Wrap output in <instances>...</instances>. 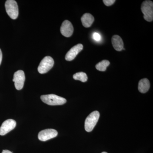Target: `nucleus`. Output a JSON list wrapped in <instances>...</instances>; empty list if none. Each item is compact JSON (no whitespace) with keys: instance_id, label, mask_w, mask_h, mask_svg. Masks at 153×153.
Wrapping results in <instances>:
<instances>
[{"instance_id":"obj_7","label":"nucleus","mask_w":153,"mask_h":153,"mask_svg":"<svg viewBox=\"0 0 153 153\" xmlns=\"http://www.w3.org/2000/svg\"><path fill=\"white\" fill-rule=\"evenodd\" d=\"M58 132L54 129H46L41 131L39 133L38 138L40 140L46 141L55 137L57 135Z\"/></svg>"},{"instance_id":"obj_10","label":"nucleus","mask_w":153,"mask_h":153,"mask_svg":"<svg viewBox=\"0 0 153 153\" xmlns=\"http://www.w3.org/2000/svg\"><path fill=\"white\" fill-rule=\"evenodd\" d=\"M83 49V45L82 44H78L71 48L65 56V59L67 61H71L74 60L76 55Z\"/></svg>"},{"instance_id":"obj_19","label":"nucleus","mask_w":153,"mask_h":153,"mask_svg":"<svg viewBox=\"0 0 153 153\" xmlns=\"http://www.w3.org/2000/svg\"><path fill=\"white\" fill-rule=\"evenodd\" d=\"M2 153H13L10 151L7 150H4L2 151Z\"/></svg>"},{"instance_id":"obj_20","label":"nucleus","mask_w":153,"mask_h":153,"mask_svg":"<svg viewBox=\"0 0 153 153\" xmlns=\"http://www.w3.org/2000/svg\"><path fill=\"white\" fill-rule=\"evenodd\" d=\"M102 153H107L106 152H102Z\"/></svg>"},{"instance_id":"obj_13","label":"nucleus","mask_w":153,"mask_h":153,"mask_svg":"<svg viewBox=\"0 0 153 153\" xmlns=\"http://www.w3.org/2000/svg\"><path fill=\"white\" fill-rule=\"evenodd\" d=\"M150 87V83L149 79L144 78L141 79L139 82L138 90L142 93L147 92Z\"/></svg>"},{"instance_id":"obj_5","label":"nucleus","mask_w":153,"mask_h":153,"mask_svg":"<svg viewBox=\"0 0 153 153\" xmlns=\"http://www.w3.org/2000/svg\"><path fill=\"white\" fill-rule=\"evenodd\" d=\"M54 64L53 58L50 56H46L42 59L39 64L38 68V71L41 74L47 73L53 67Z\"/></svg>"},{"instance_id":"obj_18","label":"nucleus","mask_w":153,"mask_h":153,"mask_svg":"<svg viewBox=\"0 0 153 153\" xmlns=\"http://www.w3.org/2000/svg\"><path fill=\"white\" fill-rule=\"evenodd\" d=\"M2 59V53L1 50L0 49V65L1 63Z\"/></svg>"},{"instance_id":"obj_1","label":"nucleus","mask_w":153,"mask_h":153,"mask_svg":"<svg viewBox=\"0 0 153 153\" xmlns=\"http://www.w3.org/2000/svg\"><path fill=\"white\" fill-rule=\"evenodd\" d=\"M41 99L44 103L50 105H62L66 102V99L54 94L42 95Z\"/></svg>"},{"instance_id":"obj_17","label":"nucleus","mask_w":153,"mask_h":153,"mask_svg":"<svg viewBox=\"0 0 153 153\" xmlns=\"http://www.w3.org/2000/svg\"><path fill=\"white\" fill-rule=\"evenodd\" d=\"M116 1L115 0H103V3L106 6H110L112 5L115 3Z\"/></svg>"},{"instance_id":"obj_14","label":"nucleus","mask_w":153,"mask_h":153,"mask_svg":"<svg viewBox=\"0 0 153 153\" xmlns=\"http://www.w3.org/2000/svg\"><path fill=\"white\" fill-rule=\"evenodd\" d=\"M110 62L107 60H103L101 62L97 63L96 65V68L97 70L100 71H105L106 70L107 67L109 66Z\"/></svg>"},{"instance_id":"obj_9","label":"nucleus","mask_w":153,"mask_h":153,"mask_svg":"<svg viewBox=\"0 0 153 153\" xmlns=\"http://www.w3.org/2000/svg\"><path fill=\"white\" fill-rule=\"evenodd\" d=\"M60 33L66 37H71L74 32V28L71 22L65 20L62 23L60 27Z\"/></svg>"},{"instance_id":"obj_6","label":"nucleus","mask_w":153,"mask_h":153,"mask_svg":"<svg viewBox=\"0 0 153 153\" xmlns=\"http://www.w3.org/2000/svg\"><path fill=\"white\" fill-rule=\"evenodd\" d=\"M25 80V72L22 70L16 71L14 74L13 81L15 82V86L17 90H20L24 87Z\"/></svg>"},{"instance_id":"obj_4","label":"nucleus","mask_w":153,"mask_h":153,"mask_svg":"<svg viewBox=\"0 0 153 153\" xmlns=\"http://www.w3.org/2000/svg\"><path fill=\"white\" fill-rule=\"evenodd\" d=\"M6 12L10 18L16 19L19 16V7L18 4L14 0H7L5 4Z\"/></svg>"},{"instance_id":"obj_8","label":"nucleus","mask_w":153,"mask_h":153,"mask_svg":"<svg viewBox=\"0 0 153 153\" xmlns=\"http://www.w3.org/2000/svg\"><path fill=\"white\" fill-rule=\"evenodd\" d=\"M16 125V122L14 120L8 119L5 121L0 127V135H5L14 129Z\"/></svg>"},{"instance_id":"obj_12","label":"nucleus","mask_w":153,"mask_h":153,"mask_svg":"<svg viewBox=\"0 0 153 153\" xmlns=\"http://www.w3.org/2000/svg\"><path fill=\"white\" fill-rule=\"evenodd\" d=\"M94 17L90 13L84 14L81 18L82 25L85 27H90L94 22Z\"/></svg>"},{"instance_id":"obj_15","label":"nucleus","mask_w":153,"mask_h":153,"mask_svg":"<svg viewBox=\"0 0 153 153\" xmlns=\"http://www.w3.org/2000/svg\"><path fill=\"white\" fill-rule=\"evenodd\" d=\"M73 78L75 80H79L82 82H85L87 81V74L83 72H79L75 73L73 76Z\"/></svg>"},{"instance_id":"obj_3","label":"nucleus","mask_w":153,"mask_h":153,"mask_svg":"<svg viewBox=\"0 0 153 153\" xmlns=\"http://www.w3.org/2000/svg\"><path fill=\"white\" fill-rule=\"evenodd\" d=\"M100 115V113L96 111L87 117L85 122V129L86 131L91 132L93 130L98 122Z\"/></svg>"},{"instance_id":"obj_11","label":"nucleus","mask_w":153,"mask_h":153,"mask_svg":"<svg viewBox=\"0 0 153 153\" xmlns=\"http://www.w3.org/2000/svg\"><path fill=\"white\" fill-rule=\"evenodd\" d=\"M111 42L113 47L117 51H120L123 49V42L120 36L118 35L113 36Z\"/></svg>"},{"instance_id":"obj_16","label":"nucleus","mask_w":153,"mask_h":153,"mask_svg":"<svg viewBox=\"0 0 153 153\" xmlns=\"http://www.w3.org/2000/svg\"><path fill=\"white\" fill-rule=\"evenodd\" d=\"M94 40L96 41H100L101 40V36L99 33H94L92 36Z\"/></svg>"},{"instance_id":"obj_2","label":"nucleus","mask_w":153,"mask_h":153,"mask_svg":"<svg viewBox=\"0 0 153 153\" xmlns=\"http://www.w3.org/2000/svg\"><path fill=\"white\" fill-rule=\"evenodd\" d=\"M141 10L143 14L144 19L149 22L153 20V3L152 1H145L143 2Z\"/></svg>"}]
</instances>
